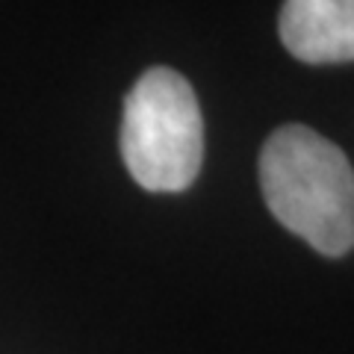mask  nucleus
Listing matches in <instances>:
<instances>
[{
	"instance_id": "1",
	"label": "nucleus",
	"mask_w": 354,
	"mask_h": 354,
	"mask_svg": "<svg viewBox=\"0 0 354 354\" xmlns=\"http://www.w3.org/2000/svg\"><path fill=\"white\" fill-rule=\"evenodd\" d=\"M260 189L269 213L325 257L354 245V174L334 142L304 124H283L260 151Z\"/></svg>"
},
{
	"instance_id": "2",
	"label": "nucleus",
	"mask_w": 354,
	"mask_h": 354,
	"mask_svg": "<svg viewBox=\"0 0 354 354\" xmlns=\"http://www.w3.org/2000/svg\"><path fill=\"white\" fill-rule=\"evenodd\" d=\"M121 157L148 192H183L204 165V115L195 88L174 68H148L124 97Z\"/></svg>"
},
{
	"instance_id": "3",
	"label": "nucleus",
	"mask_w": 354,
	"mask_h": 354,
	"mask_svg": "<svg viewBox=\"0 0 354 354\" xmlns=\"http://www.w3.org/2000/svg\"><path fill=\"white\" fill-rule=\"evenodd\" d=\"M278 32L283 48L307 65L351 62L354 0H283Z\"/></svg>"
}]
</instances>
